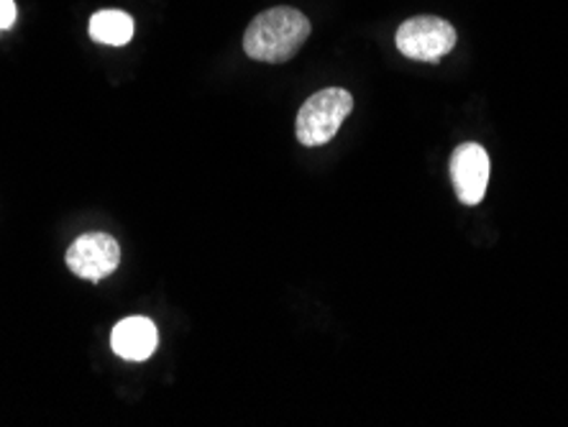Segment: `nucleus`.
Listing matches in <instances>:
<instances>
[{
    "label": "nucleus",
    "instance_id": "20e7f679",
    "mask_svg": "<svg viewBox=\"0 0 568 427\" xmlns=\"http://www.w3.org/2000/svg\"><path fill=\"white\" fill-rule=\"evenodd\" d=\"M67 266L74 276L90 282L105 279L121 264V246L119 241L108 233H85L67 248Z\"/></svg>",
    "mask_w": 568,
    "mask_h": 427
},
{
    "label": "nucleus",
    "instance_id": "f03ea898",
    "mask_svg": "<svg viewBox=\"0 0 568 427\" xmlns=\"http://www.w3.org/2000/svg\"><path fill=\"white\" fill-rule=\"evenodd\" d=\"M354 111V95L344 88H325L303 103L297 113V141L303 146H323L336 136Z\"/></svg>",
    "mask_w": 568,
    "mask_h": 427
},
{
    "label": "nucleus",
    "instance_id": "423d86ee",
    "mask_svg": "<svg viewBox=\"0 0 568 427\" xmlns=\"http://www.w3.org/2000/svg\"><path fill=\"white\" fill-rule=\"evenodd\" d=\"M113 354L126 362H146L159 346V331L149 317L133 315L115 325L111 333Z\"/></svg>",
    "mask_w": 568,
    "mask_h": 427
},
{
    "label": "nucleus",
    "instance_id": "6e6552de",
    "mask_svg": "<svg viewBox=\"0 0 568 427\" xmlns=\"http://www.w3.org/2000/svg\"><path fill=\"white\" fill-rule=\"evenodd\" d=\"M16 16H19V8H16L13 0H0V31L11 29L16 23Z\"/></svg>",
    "mask_w": 568,
    "mask_h": 427
},
{
    "label": "nucleus",
    "instance_id": "0eeeda50",
    "mask_svg": "<svg viewBox=\"0 0 568 427\" xmlns=\"http://www.w3.org/2000/svg\"><path fill=\"white\" fill-rule=\"evenodd\" d=\"M90 39L105 47H126L133 39V19L115 8L98 11L90 19Z\"/></svg>",
    "mask_w": 568,
    "mask_h": 427
},
{
    "label": "nucleus",
    "instance_id": "f257e3e1",
    "mask_svg": "<svg viewBox=\"0 0 568 427\" xmlns=\"http://www.w3.org/2000/svg\"><path fill=\"white\" fill-rule=\"evenodd\" d=\"M311 21L292 6H277L258 13L244 33V52L254 62H290L311 39Z\"/></svg>",
    "mask_w": 568,
    "mask_h": 427
},
{
    "label": "nucleus",
    "instance_id": "7ed1b4c3",
    "mask_svg": "<svg viewBox=\"0 0 568 427\" xmlns=\"http://www.w3.org/2000/svg\"><path fill=\"white\" fill-rule=\"evenodd\" d=\"M458 33L454 23L440 16H415L407 19L395 33V44L399 54L415 62L438 64L450 49L456 47Z\"/></svg>",
    "mask_w": 568,
    "mask_h": 427
},
{
    "label": "nucleus",
    "instance_id": "39448f33",
    "mask_svg": "<svg viewBox=\"0 0 568 427\" xmlns=\"http://www.w3.org/2000/svg\"><path fill=\"white\" fill-rule=\"evenodd\" d=\"M450 182H454L456 197L462 205H479L489 187L491 162L487 149L481 144H462L450 154Z\"/></svg>",
    "mask_w": 568,
    "mask_h": 427
}]
</instances>
